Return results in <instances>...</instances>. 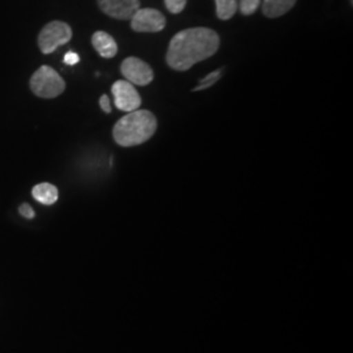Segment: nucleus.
Instances as JSON below:
<instances>
[{
    "label": "nucleus",
    "mask_w": 353,
    "mask_h": 353,
    "mask_svg": "<svg viewBox=\"0 0 353 353\" xmlns=\"http://www.w3.org/2000/svg\"><path fill=\"white\" fill-rule=\"evenodd\" d=\"M214 3H216V14L220 20L232 19L239 10L237 0H214Z\"/></svg>",
    "instance_id": "12"
},
{
    "label": "nucleus",
    "mask_w": 353,
    "mask_h": 353,
    "mask_svg": "<svg viewBox=\"0 0 353 353\" xmlns=\"http://www.w3.org/2000/svg\"><path fill=\"white\" fill-rule=\"evenodd\" d=\"M186 3H188V0H165V7L168 8L169 12L176 14L185 10Z\"/></svg>",
    "instance_id": "15"
},
{
    "label": "nucleus",
    "mask_w": 353,
    "mask_h": 353,
    "mask_svg": "<svg viewBox=\"0 0 353 353\" xmlns=\"http://www.w3.org/2000/svg\"><path fill=\"white\" fill-rule=\"evenodd\" d=\"M19 212L23 214L26 219H33L34 217V211H33V208L28 203H23L19 207Z\"/></svg>",
    "instance_id": "16"
},
{
    "label": "nucleus",
    "mask_w": 353,
    "mask_h": 353,
    "mask_svg": "<svg viewBox=\"0 0 353 353\" xmlns=\"http://www.w3.org/2000/svg\"><path fill=\"white\" fill-rule=\"evenodd\" d=\"M92 45L102 58L112 59L118 52V45L109 33L99 30L92 36Z\"/></svg>",
    "instance_id": "9"
},
{
    "label": "nucleus",
    "mask_w": 353,
    "mask_h": 353,
    "mask_svg": "<svg viewBox=\"0 0 353 353\" xmlns=\"http://www.w3.org/2000/svg\"><path fill=\"white\" fill-rule=\"evenodd\" d=\"M261 3H262V0H240L239 8H240L242 14L250 16L259 8Z\"/></svg>",
    "instance_id": "14"
},
{
    "label": "nucleus",
    "mask_w": 353,
    "mask_h": 353,
    "mask_svg": "<svg viewBox=\"0 0 353 353\" xmlns=\"http://www.w3.org/2000/svg\"><path fill=\"white\" fill-rule=\"evenodd\" d=\"M297 0H265L262 4V12L265 17L276 19L294 7Z\"/></svg>",
    "instance_id": "10"
},
{
    "label": "nucleus",
    "mask_w": 353,
    "mask_h": 353,
    "mask_svg": "<svg viewBox=\"0 0 353 353\" xmlns=\"http://www.w3.org/2000/svg\"><path fill=\"white\" fill-rule=\"evenodd\" d=\"M130 21L132 30L138 33H157L166 26L164 14L153 8H139Z\"/></svg>",
    "instance_id": "5"
},
{
    "label": "nucleus",
    "mask_w": 353,
    "mask_h": 353,
    "mask_svg": "<svg viewBox=\"0 0 353 353\" xmlns=\"http://www.w3.org/2000/svg\"><path fill=\"white\" fill-rule=\"evenodd\" d=\"M114 103L121 112H134L138 110L141 105V99L135 87L126 80H118L112 87Z\"/></svg>",
    "instance_id": "7"
},
{
    "label": "nucleus",
    "mask_w": 353,
    "mask_h": 353,
    "mask_svg": "<svg viewBox=\"0 0 353 353\" xmlns=\"http://www.w3.org/2000/svg\"><path fill=\"white\" fill-rule=\"evenodd\" d=\"M79 61H80V58L74 51H68L64 55V63L67 64V65H75L76 63H79Z\"/></svg>",
    "instance_id": "17"
},
{
    "label": "nucleus",
    "mask_w": 353,
    "mask_h": 353,
    "mask_svg": "<svg viewBox=\"0 0 353 353\" xmlns=\"http://www.w3.org/2000/svg\"><path fill=\"white\" fill-rule=\"evenodd\" d=\"M220 48L219 34L208 28H190L172 38L166 63L176 71H188L192 65L214 55Z\"/></svg>",
    "instance_id": "1"
},
{
    "label": "nucleus",
    "mask_w": 353,
    "mask_h": 353,
    "mask_svg": "<svg viewBox=\"0 0 353 353\" xmlns=\"http://www.w3.org/2000/svg\"><path fill=\"white\" fill-rule=\"evenodd\" d=\"M102 12L117 20H131L140 8L139 0H97Z\"/></svg>",
    "instance_id": "8"
},
{
    "label": "nucleus",
    "mask_w": 353,
    "mask_h": 353,
    "mask_svg": "<svg viewBox=\"0 0 353 353\" xmlns=\"http://www.w3.org/2000/svg\"><path fill=\"white\" fill-rule=\"evenodd\" d=\"M100 106H101L102 110L106 114L112 113V106H110V100L106 94H102L101 99H100Z\"/></svg>",
    "instance_id": "18"
},
{
    "label": "nucleus",
    "mask_w": 353,
    "mask_h": 353,
    "mask_svg": "<svg viewBox=\"0 0 353 353\" xmlns=\"http://www.w3.org/2000/svg\"><path fill=\"white\" fill-rule=\"evenodd\" d=\"M72 38V29L63 21H51L38 34V48L42 54H51L59 46L68 43Z\"/></svg>",
    "instance_id": "4"
},
{
    "label": "nucleus",
    "mask_w": 353,
    "mask_h": 353,
    "mask_svg": "<svg viewBox=\"0 0 353 353\" xmlns=\"http://www.w3.org/2000/svg\"><path fill=\"white\" fill-rule=\"evenodd\" d=\"M157 119L150 110H134L122 117L113 128V138L121 147H135L151 139Z\"/></svg>",
    "instance_id": "2"
},
{
    "label": "nucleus",
    "mask_w": 353,
    "mask_h": 353,
    "mask_svg": "<svg viewBox=\"0 0 353 353\" xmlns=\"http://www.w3.org/2000/svg\"><path fill=\"white\" fill-rule=\"evenodd\" d=\"M30 89L41 99H55L65 89L63 77L49 65H41L30 77Z\"/></svg>",
    "instance_id": "3"
},
{
    "label": "nucleus",
    "mask_w": 353,
    "mask_h": 353,
    "mask_svg": "<svg viewBox=\"0 0 353 353\" xmlns=\"http://www.w3.org/2000/svg\"><path fill=\"white\" fill-rule=\"evenodd\" d=\"M32 195L41 204L52 205L59 198V191L57 189V186L51 185L49 182H42L33 188Z\"/></svg>",
    "instance_id": "11"
},
{
    "label": "nucleus",
    "mask_w": 353,
    "mask_h": 353,
    "mask_svg": "<svg viewBox=\"0 0 353 353\" xmlns=\"http://www.w3.org/2000/svg\"><path fill=\"white\" fill-rule=\"evenodd\" d=\"M121 72L132 85L145 87L153 81V71L148 64L137 57L126 58L121 64Z\"/></svg>",
    "instance_id": "6"
},
{
    "label": "nucleus",
    "mask_w": 353,
    "mask_h": 353,
    "mask_svg": "<svg viewBox=\"0 0 353 353\" xmlns=\"http://www.w3.org/2000/svg\"><path fill=\"white\" fill-rule=\"evenodd\" d=\"M221 74H223V70H221V68H219V70H216L214 72H211V74L204 76L203 79H201L199 85H198L196 88L192 89V90H194V92H199V90L211 88L214 84H216V83L220 80Z\"/></svg>",
    "instance_id": "13"
}]
</instances>
